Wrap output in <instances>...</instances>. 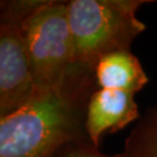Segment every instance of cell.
<instances>
[{
  "mask_svg": "<svg viewBox=\"0 0 157 157\" xmlns=\"http://www.w3.org/2000/svg\"><path fill=\"white\" fill-rule=\"evenodd\" d=\"M135 94L119 90L97 89L86 109L85 129L90 142L98 148L101 137L124 129L140 118Z\"/></svg>",
  "mask_w": 157,
  "mask_h": 157,
  "instance_id": "cell-5",
  "label": "cell"
},
{
  "mask_svg": "<svg viewBox=\"0 0 157 157\" xmlns=\"http://www.w3.org/2000/svg\"><path fill=\"white\" fill-rule=\"evenodd\" d=\"M54 157H127L124 154L107 156L98 150L89 140L75 141L64 146Z\"/></svg>",
  "mask_w": 157,
  "mask_h": 157,
  "instance_id": "cell-8",
  "label": "cell"
},
{
  "mask_svg": "<svg viewBox=\"0 0 157 157\" xmlns=\"http://www.w3.org/2000/svg\"><path fill=\"white\" fill-rule=\"evenodd\" d=\"M151 0H70L67 17L73 41L75 61L94 70L102 56L130 50L134 40L146 30L137 17L142 5Z\"/></svg>",
  "mask_w": 157,
  "mask_h": 157,
  "instance_id": "cell-2",
  "label": "cell"
},
{
  "mask_svg": "<svg viewBox=\"0 0 157 157\" xmlns=\"http://www.w3.org/2000/svg\"><path fill=\"white\" fill-rule=\"evenodd\" d=\"M127 157H157V106L150 108L124 142Z\"/></svg>",
  "mask_w": 157,
  "mask_h": 157,
  "instance_id": "cell-7",
  "label": "cell"
},
{
  "mask_svg": "<svg viewBox=\"0 0 157 157\" xmlns=\"http://www.w3.org/2000/svg\"><path fill=\"white\" fill-rule=\"evenodd\" d=\"M97 89L94 70L78 65L61 86L36 91L0 118V157H54L71 142L89 140L86 109Z\"/></svg>",
  "mask_w": 157,
  "mask_h": 157,
  "instance_id": "cell-1",
  "label": "cell"
},
{
  "mask_svg": "<svg viewBox=\"0 0 157 157\" xmlns=\"http://www.w3.org/2000/svg\"><path fill=\"white\" fill-rule=\"evenodd\" d=\"M98 89L124 91L136 94L149 82L139 58L130 50L114 51L102 56L94 67Z\"/></svg>",
  "mask_w": 157,
  "mask_h": 157,
  "instance_id": "cell-6",
  "label": "cell"
},
{
  "mask_svg": "<svg viewBox=\"0 0 157 157\" xmlns=\"http://www.w3.org/2000/svg\"><path fill=\"white\" fill-rule=\"evenodd\" d=\"M21 28L36 91L65 83L78 67L75 61L67 1L43 0Z\"/></svg>",
  "mask_w": 157,
  "mask_h": 157,
  "instance_id": "cell-3",
  "label": "cell"
},
{
  "mask_svg": "<svg viewBox=\"0 0 157 157\" xmlns=\"http://www.w3.org/2000/svg\"><path fill=\"white\" fill-rule=\"evenodd\" d=\"M19 17L0 14V118L15 112L36 92Z\"/></svg>",
  "mask_w": 157,
  "mask_h": 157,
  "instance_id": "cell-4",
  "label": "cell"
}]
</instances>
